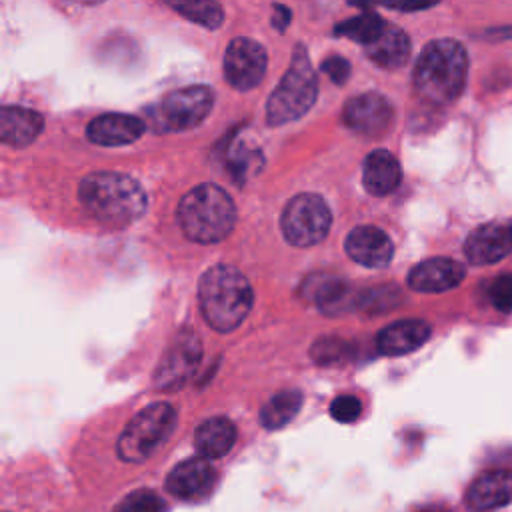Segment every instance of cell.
<instances>
[{
	"label": "cell",
	"mask_w": 512,
	"mask_h": 512,
	"mask_svg": "<svg viewBox=\"0 0 512 512\" xmlns=\"http://www.w3.org/2000/svg\"><path fill=\"white\" fill-rule=\"evenodd\" d=\"M86 212L108 226H128L146 210V192L138 180L120 172L88 174L78 188Z\"/></svg>",
	"instance_id": "6da1fadb"
},
{
	"label": "cell",
	"mask_w": 512,
	"mask_h": 512,
	"mask_svg": "<svg viewBox=\"0 0 512 512\" xmlns=\"http://www.w3.org/2000/svg\"><path fill=\"white\" fill-rule=\"evenodd\" d=\"M200 312L216 332H232L248 316L254 292L246 276L230 264L210 266L198 282Z\"/></svg>",
	"instance_id": "7a4b0ae2"
},
{
	"label": "cell",
	"mask_w": 512,
	"mask_h": 512,
	"mask_svg": "<svg viewBox=\"0 0 512 512\" xmlns=\"http://www.w3.org/2000/svg\"><path fill=\"white\" fill-rule=\"evenodd\" d=\"M468 74V54L452 38L428 42L414 66V86L432 104H450L464 90Z\"/></svg>",
	"instance_id": "3957f363"
},
{
	"label": "cell",
	"mask_w": 512,
	"mask_h": 512,
	"mask_svg": "<svg viewBox=\"0 0 512 512\" xmlns=\"http://www.w3.org/2000/svg\"><path fill=\"white\" fill-rule=\"evenodd\" d=\"M178 222L186 238L198 244L224 240L236 224V206L216 184H198L178 204Z\"/></svg>",
	"instance_id": "277c9868"
},
{
	"label": "cell",
	"mask_w": 512,
	"mask_h": 512,
	"mask_svg": "<svg viewBox=\"0 0 512 512\" xmlns=\"http://www.w3.org/2000/svg\"><path fill=\"white\" fill-rule=\"evenodd\" d=\"M318 96V80L302 44H296L290 68L266 102V122L282 126L304 116Z\"/></svg>",
	"instance_id": "5b68a950"
},
{
	"label": "cell",
	"mask_w": 512,
	"mask_h": 512,
	"mask_svg": "<svg viewBox=\"0 0 512 512\" xmlns=\"http://www.w3.org/2000/svg\"><path fill=\"white\" fill-rule=\"evenodd\" d=\"M176 412L168 402H154L142 408L122 430L116 450L124 462H144L172 434Z\"/></svg>",
	"instance_id": "8992f818"
},
{
	"label": "cell",
	"mask_w": 512,
	"mask_h": 512,
	"mask_svg": "<svg viewBox=\"0 0 512 512\" xmlns=\"http://www.w3.org/2000/svg\"><path fill=\"white\" fill-rule=\"evenodd\" d=\"M332 224V214L324 198L312 192L296 194L282 210L280 228L284 238L296 248L320 244Z\"/></svg>",
	"instance_id": "52a82bcc"
},
{
	"label": "cell",
	"mask_w": 512,
	"mask_h": 512,
	"mask_svg": "<svg viewBox=\"0 0 512 512\" xmlns=\"http://www.w3.org/2000/svg\"><path fill=\"white\" fill-rule=\"evenodd\" d=\"M214 94L208 86L196 84L170 92L158 106L156 124L160 130H188L198 126L212 110Z\"/></svg>",
	"instance_id": "ba28073f"
},
{
	"label": "cell",
	"mask_w": 512,
	"mask_h": 512,
	"mask_svg": "<svg viewBox=\"0 0 512 512\" xmlns=\"http://www.w3.org/2000/svg\"><path fill=\"white\" fill-rule=\"evenodd\" d=\"M202 358V344L194 330H180L172 344L166 348L158 368L154 372L156 388L164 392H174L182 388L198 368Z\"/></svg>",
	"instance_id": "9c48e42d"
},
{
	"label": "cell",
	"mask_w": 512,
	"mask_h": 512,
	"mask_svg": "<svg viewBox=\"0 0 512 512\" xmlns=\"http://www.w3.org/2000/svg\"><path fill=\"white\" fill-rule=\"evenodd\" d=\"M266 50L252 38H234L224 52V76L236 90H252L266 74Z\"/></svg>",
	"instance_id": "30bf717a"
},
{
	"label": "cell",
	"mask_w": 512,
	"mask_h": 512,
	"mask_svg": "<svg viewBox=\"0 0 512 512\" xmlns=\"http://www.w3.org/2000/svg\"><path fill=\"white\" fill-rule=\"evenodd\" d=\"M344 122L358 134L376 138L390 130L394 120L392 104L376 92L360 94L346 102L344 106Z\"/></svg>",
	"instance_id": "8fae6325"
},
{
	"label": "cell",
	"mask_w": 512,
	"mask_h": 512,
	"mask_svg": "<svg viewBox=\"0 0 512 512\" xmlns=\"http://www.w3.org/2000/svg\"><path fill=\"white\" fill-rule=\"evenodd\" d=\"M214 484H216V470L202 456L182 460L170 470L166 478V490L172 496L186 502H196L206 498L212 492Z\"/></svg>",
	"instance_id": "7c38bea8"
},
{
	"label": "cell",
	"mask_w": 512,
	"mask_h": 512,
	"mask_svg": "<svg viewBox=\"0 0 512 512\" xmlns=\"http://www.w3.org/2000/svg\"><path fill=\"white\" fill-rule=\"evenodd\" d=\"M346 254L360 266L366 268H384L390 264L394 254V244L390 236L370 224L356 226L344 242Z\"/></svg>",
	"instance_id": "4fadbf2b"
},
{
	"label": "cell",
	"mask_w": 512,
	"mask_h": 512,
	"mask_svg": "<svg viewBox=\"0 0 512 512\" xmlns=\"http://www.w3.org/2000/svg\"><path fill=\"white\" fill-rule=\"evenodd\" d=\"M512 250V226L508 224H482L472 230L464 242L468 262L486 266L502 260Z\"/></svg>",
	"instance_id": "5bb4252c"
},
{
	"label": "cell",
	"mask_w": 512,
	"mask_h": 512,
	"mask_svg": "<svg viewBox=\"0 0 512 512\" xmlns=\"http://www.w3.org/2000/svg\"><path fill=\"white\" fill-rule=\"evenodd\" d=\"M464 266L452 258H430L416 264L408 274V286L416 292H446L464 280Z\"/></svg>",
	"instance_id": "9a60e30c"
},
{
	"label": "cell",
	"mask_w": 512,
	"mask_h": 512,
	"mask_svg": "<svg viewBox=\"0 0 512 512\" xmlns=\"http://www.w3.org/2000/svg\"><path fill=\"white\" fill-rule=\"evenodd\" d=\"M512 502V472L490 470L480 474L466 490V506L474 512H488Z\"/></svg>",
	"instance_id": "2e32d148"
},
{
	"label": "cell",
	"mask_w": 512,
	"mask_h": 512,
	"mask_svg": "<svg viewBox=\"0 0 512 512\" xmlns=\"http://www.w3.org/2000/svg\"><path fill=\"white\" fill-rule=\"evenodd\" d=\"M146 126L140 118L130 114H100L96 116L88 128L86 136L90 142L98 146H124L138 140L144 134Z\"/></svg>",
	"instance_id": "e0dca14e"
},
{
	"label": "cell",
	"mask_w": 512,
	"mask_h": 512,
	"mask_svg": "<svg viewBox=\"0 0 512 512\" xmlns=\"http://www.w3.org/2000/svg\"><path fill=\"white\" fill-rule=\"evenodd\" d=\"M430 338V326L424 320L408 318L388 324L378 332V350L386 356H400L420 348Z\"/></svg>",
	"instance_id": "ac0fdd59"
},
{
	"label": "cell",
	"mask_w": 512,
	"mask_h": 512,
	"mask_svg": "<svg viewBox=\"0 0 512 512\" xmlns=\"http://www.w3.org/2000/svg\"><path fill=\"white\" fill-rule=\"evenodd\" d=\"M44 128V118L22 106H4L0 110V140L8 146L22 148L38 138Z\"/></svg>",
	"instance_id": "d6986e66"
},
{
	"label": "cell",
	"mask_w": 512,
	"mask_h": 512,
	"mask_svg": "<svg viewBox=\"0 0 512 512\" xmlns=\"http://www.w3.org/2000/svg\"><path fill=\"white\" fill-rule=\"evenodd\" d=\"M362 180H364V188L370 194L386 196L398 188L402 180V168L392 152L374 150L364 160Z\"/></svg>",
	"instance_id": "ffe728a7"
},
{
	"label": "cell",
	"mask_w": 512,
	"mask_h": 512,
	"mask_svg": "<svg viewBox=\"0 0 512 512\" xmlns=\"http://www.w3.org/2000/svg\"><path fill=\"white\" fill-rule=\"evenodd\" d=\"M234 442H236V426L224 416H214L204 420L194 434V446L198 454L206 460L226 456L232 450Z\"/></svg>",
	"instance_id": "44dd1931"
},
{
	"label": "cell",
	"mask_w": 512,
	"mask_h": 512,
	"mask_svg": "<svg viewBox=\"0 0 512 512\" xmlns=\"http://www.w3.org/2000/svg\"><path fill=\"white\" fill-rule=\"evenodd\" d=\"M366 56L380 68H400L410 56V38L402 28L386 24L378 38L366 46Z\"/></svg>",
	"instance_id": "7402d4cb"
},
{
	"label": "cell",
	"mask_w": 512,
	"mask_h": 512,
	"mask_svg": "<svg viewBox=\"0 0 512 512\" xmlns=\"http://www.w3.org/2000/svg\"><path fill=\"white\" fill-rule=\"evenodd\" d=\"M302 406L300 390H282L276 392L260 410V424L268 430L284 428L298 414Z\"/></svg>",
	"instance_id": "603a6c76"
},
{
	"label": "cell",
	"mask_w": 512,
	"mask_h": 512,
	"mask_svg": "<svg viewBox=\"0 0 512 512\" xmlns=\"http://www.w3.org/2000/svg\"><path fill=\"white\" fill-rule=\"evenodd\" d=\"M384 26H386V22L376 12H362V14L352 16L350 20H344L338 26H334V34L368 46L370 42H374L378 38V34L384 30Z\"/></svg>",
	"instance_id": "cb8c5ba5"
},
{
	"label": "cell",
	"mask_w": 512,
	"mask_h": 512,
	"mask_svg": "<svg viewBox=\"0 0 512 512\" xmlns=\"http://www.w3.org/2000/svg\"><path fill=\"white\" fill-rule=\"evenodd\" d=\"M186 20L204 26L208 30H216L224 22V12L216 2H188V4H168Z\"/></svg>",
	"instance_id": "d4e9b609"
},
{
	"label": "cell",
	"mask_w": 512,
	"mask_h": 512,
	"mask_svg": "<svg viewBox=\"0 0 512 512\" xmlns=\"http://www.w3.org/2000/svg\"><path fill=\"white\" fill-rule=\"evenodd\" d=\"M164 510H166L164 500L156 492L140 488L130 492L126 498H122L114 512H164Z\"/></svg>",
	"instance_id": "484cf974"
},
{
	"label": "cell",
	"mask_w": 512,
	"mask_h": 512,
	"mask_svg": "<svg viewBox=\"0 0 512 512\" xmlns=\"http://www.w3.org/2000/svg\"><path fill=\"white\" fill-rule=\"evenodd\" d=\"M310 354L318 364H336L350 354V346L344 340L330 336V338L316 340Z\"/></svg>",
	"instance_id": "4316f807"
},
{
	"label": "cell",
	"mask_w": 512,
	"mask_h": 512,
	"mask_svg": "<svg viewBox=\"0 0 512 512\" xmlns=\"http://www.w3.org/2000/svg\"><path fill=\"white\" fill-rule=\"evenodd\" d=\"M360 412H362V402L352 394H342L334 398L330 404V416L342 424L358 420Z\"/></svg>",
	"instance_id": "83f0119b"
},
{
	"label": "cell",
	"mask_w": 512,
	"mask_h": 512,
	"mask_svg": "<svg viewBox=\"0 0 512 512\" xmlns=\"http://www.w3.org/2000/svg\"><path fill=\"white\" fill-rule=\"evenodd\" d=\"M490 300L502 312H510L512 310V272L504 274V276H498L492 282V286H490Z\"/></svg>",
	"instance_id": "f1b7e54d"
},
{
	"label": "cell",
	"mask_w": 512,
	"mask_h": 512,
	"mask_svg": "<svg viewBox=\"0 0 512 512\" xmlns=\"http://www.w3.org/2000/svg\"><path fill=\"white\" fill-rule=\"evenodd\" d=\"M322 72L334 82V84H344L350 76V64L346 58L342 56H328L322 64H320Z\"/></svg>",
	"instance_id": "f546056e"
},
{
	"label": "cell",
	"mask_w": 512,
	"mask_h": 512,
	"mask_svg": "<svg viewBox=\"0 0 512 512\" xmlns=\"http://www.w3.org/2000/svg\"><path fill=\"white\" fill-rule=\"evenodd\" d=\"M274 16H272V26L278 30V32H282L288 24H290V10L286 8V6H282V4H276L274 8Z\"/></svg>",
	"instance_id": "4dcf8cb0"
},
{
	"label": "cell",
	"mask_w": 512,
	"mask_h": 512,
	"mask_svg": "<svg viewBox=\"0 0 512 512\" xmlns=\"http://www.w3.org/2000/svg\"><path fill=\"white\" fill-rule=\"evenodd\" d=\"M412 512H452V510L442 506V504H426V506H420V508H416Z\"/></svg>",
	"instance_id": "1f68e13d"
}]
</instances>
